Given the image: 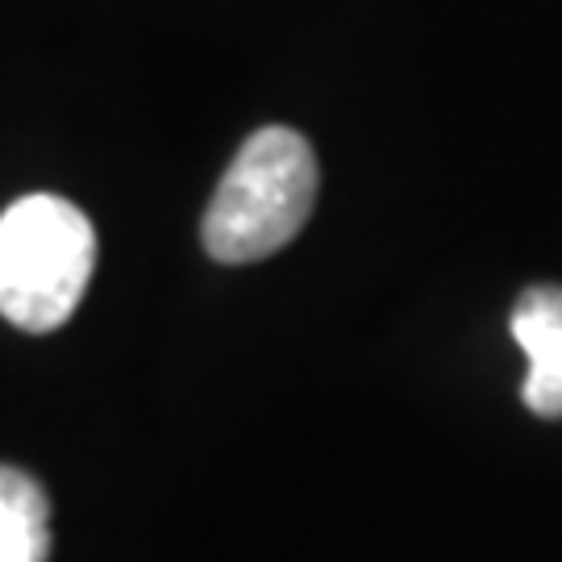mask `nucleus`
<instances>
[{"mask_svg":"<svg viewBox=\"0 0 562 562\" xmlns=\"http://www.w3.org/2000/svg\"><path fill=\"white\" fill-rule=\"evenodd\" d=\"M513 338L529 355L521 401L546 422L562 417V288L538 283L513 308Z\"/></svg>","mask_w":562,"mask_h":562,"instance_id":"nucleus-3","label":"nucleus"},{"mask_svg":"<svg viewBox=\"0 0 562 562\" xmlns=\"http://www.w3.org/2000/svg\"><path fill=\"white\" fill-rule=\"evenodd\" d=\"M97 229L63 196H21L0 213V317L18 329H59L88 292Z\"/></svg>","mask_w":562,"mask_h":562,"instance_id":"nucleus-2","label":"nucleus"},{"mask_svg":"<svg viewBox=\"0 0 562 562\" xmlns=\"http://www.w3.org/2000/svg\"><path fill=\"white\" fill-rule=\"evenodd\" d=\"M50 504L30 475L0 467V562H46Z\"/></svg>","mask_w":562,"mask_h":562,"instance_id":"nucleus-4","label":"nucleus"},{"mask_svg":"<svg viewBox=\"0 0 562 562\" xmlns=\"http://www.w3.org/2000/svg\"><path fill=\"white\" fill-rule=\"evenodd\" d=\"M317 183V155L296 130L250 134L204 209V250L217 262H259L283 250L308 222Z\"/></svg>","mask_w":562,"mask_h":562,"instance_id":"nucleus-1","label":"nucleus"}]
</instances>
